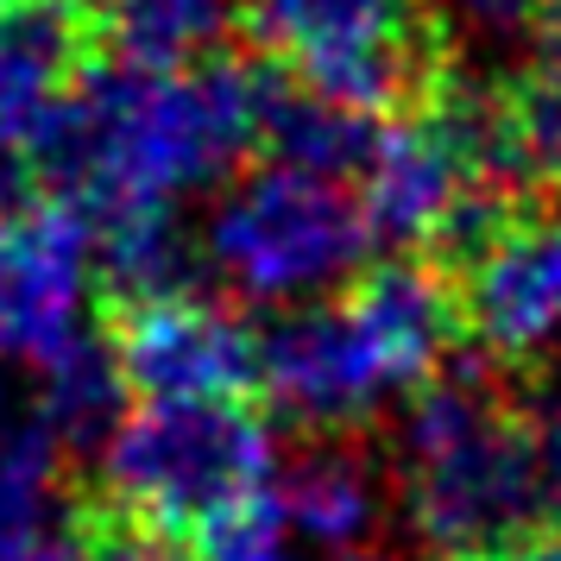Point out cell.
I'll return each mask as SVG.
<instances>
[{"mask_svg": "<svg viewBox=\"0 0 561 561\" xmlns=\"http://www.w3.org/2000/svg\"><path fill=\"white\" fill-rule=\"evenodd\" d=\"M265 64L203 57L178 70L95 57L82 82L26 133L20 152H0L26 190L70 203L95 228L114 215L178 208L247 164L265 139Z\"/></svg>", "mask_w": 561, "mask_h": 561, "instance_id": "obj_1", "label": "cell"}, {"mask_svg": "<svg viewBox=\"0 0 561 561\" xmlns=\"http://www.w3.org/2000/svg\"><path fill=\"white\" fill-rule=\"evenodd\" d=\"M398 492L416 536L435 556H480L524 530L542 485L536 410L492 359H455L423 391H410L398 423Z\"/></svg>", "mask_w": 561, "mask_h": 561, "instance_id": "obj_2", "label": "cell"}, {"mask_svg": "<svg viewBox=\"0 0 561 561\" xmlns=\"http://www.w3.org/2000/svg\"><path fill=\"white\" fill-rule=\"evenodd\" d=\"M240 32L272 77L373 121L435 107L460 89L442 0H247Z\"/></svg>", "mask_w": 561, "mask_h": 561, "instance_id": "obj_3", "label": "cell"}, {"mask_svg": "<svg viewBox=\"0 0 561 561\" xmlns=\"http://www.w3.org/2000/svg\"><path fill=\"white\" fill-rule=\"evenodd\" d=\"M278 480V448L259 398L133 404L102 442V492L152 530L196 536L208 517Z\"/></svg>", "mask_w": 561, "mask_h": 561, "instance_id": "obj_4", "label": "cell"}, {"mask_svg": "<svg viewBox=\"0 0 561 561\" xmlns=\"http://www.w3.org/2000/svg\"><path fill=\"white\" fill-rule=\"evenodd\" d=\"M379 233L354 183L265 158L208 215V259L228 290L253 304H316L366 272Z\"/></svg>", "mask_w": 561, "mask_h": 561, "instance_id": "obj_5", "label": "cell"}, {"mask_svg": "<svg viewBox=\"0 0 561 561\" xmlns=\"http://www.w3.org/2000/svg\"><path fill=\"white\" fill-rule=\"evenodd\" d=\"M95 329L139 404H203V398H259V334L203 284L95 297Z\"/></svg>", "mask_w": 561, "mask_h": 561, "instance_id": "obj_6", "label": "cell"}, {"mask_svg": "<svg viewBox=\"0 0 561 561\" xmlns=\"http://www.w3.org/2000/svg\"><path fill=\"white\" fill-rule=\"evenodd\" d=\"M442 272L455 278L467 341L499 373L530 379L561 354V196H524Z\"/></svg>", "mask_w": 561, "mask_h": 561, "instance_id": "obj_7", "label": "cell"}, {"mask_svg": "<svg viewBox=\"0 0 561 561\" xmlns=\"http://www.w3.org/2000/svg\"><path fill=\"white\" fill-rule=\"evenodd\" d=\"M259 398L309 435H347L404 391L354 304L334 290L329 304H290L272 329H259Z\"/></svg>", "mask_w": 561, "mask_h": 561, "instance_id": "obj_8", "label": "cell"}, {"mask_svg": "<svg viewBox=\"0 0 561 561\" xmlns=\"http://www.w3.org/2000/svg\"><path fill=\"white\" fill-rule=\"evenodd\" d=\"M95 278V240L70 203L38 196L0 215V366L45 359L77 334Z\"/></svg>", "mask_w": 561, "mask_h": 561, "instance_id": "obj_9", "label": "cell"}, {"mask_svg": "<svg viewBox=\"0 0 561 561\" xmlns=\"http://www.w3.org/2000/svg\"><path fill=\"white\" fill-rule=\"evenodd\" d=\"M485 95H492V127L511 183L524 196H561V13L542 20L530 51Z\"/></svg>", "mask_w": 561, "mask_h": 561, "instance_id": "obj_10", "label": "cell"}, {"mask_svg": "<svg viewBox=\"0 0 561 561\" xmlns=\"http://www.w3.org/2000/svg\"><path fill=\"white\" fill-rule=\"evenodd\" d=\"M95 51L114 64L178 70L221 51L228 32L247 26V0H82Z\"/></svg>", "mask_w": 561, "mask_h": 561, "instance_id": "obj_11", "label": "cell"}, {"mask_svg": "<svg viewBox=\"0 0 561 561\" xmlns=\"http://www.w3.org/2000/svg\"><path fill=\"white\" fill-rule=\"evenodd\" d=\"M272 485H278V505L290 517V530L322 542V549H341V556L359 549V536L373 530V517H379L373 467L347 442H329V435L316 448H304Z\"/></svg>", "mask_w": 561, "mask_h": 561, "instance_id": "obj_12", "label": "cell"}, {"mask_svg": "<svg viewBox=\"0 0 561 561\" xmlns=\"http://www.w3.org/2000/svg\"><path fill=\"white\" fill-rule=\"evenodd\" d=\"M38 404L51 416V430L64 435V448L107 442V430L127 416V379H121L102 329H89V334L77 329L38 366Z\"/></svg>", "mask_w": 561, "mask_h": 561, "instance_id": "obj_13", "label": "cell"}, {"mask_svg": "<svg viewBox=\"0 0 561 561\" xmlns=\"http://www.w3.org/2000/svg\"><path fill=\"white\" fill-rule=\"evenodd\" d=\"M290 517L278 505V485H265L253 499L228 505L196 530V561H290Z\"/></svg>", "mask_w": 561, "mask_h": 561, "instance_id": "obj_14", "label": "cell"}, {"mask_svg": "<svg viewBox=\"0 0 561 561\" xmlns=\"http://www.w3.org/2000/svg\"><path fill=\"white\" fill-rule=\"evenodd\" d=\"M448 561H561V511L556 517H530L524 530L499 536L480 556H448Z\"/></svg>", "mask_w": 561, "mask_h": 561, "instance_id": "obj_15", "label": "cell"}, {"mask_svg": "<svg viewBox=\"0 0 561 561\" xmlns=\"http://www.w3.org/2000/svg\"><path fill=\"white\" fill-rule=\"evenodd\" d=\"M455 7L460 20H473V26L485 32H511V26H524V20H536L549 0H442V13Z\"/></svg>", "mask_w": 561, "mask_h": 561, "instance_id": "obj_16", "label": "cell"}, {"mask_svg": "<svg viewBox=\"0 0 561 561\" xmlns=\"http://www.w3.org/2000/svg\"><path fill=\"white\" fill-rule=\"evenodd\" d=\"M536 435H542V485H549V499L561 511V379L549 391V404L536 410Z\"/></svg>", "mask_w": 561, "mask_h": 561, "instance_id": "obj_17", "label": "cell"}, {"mask_svg": "<svg viewBox=\"0 0 561 561\" xmlns=\"http://www.w3.org/2000/svg\"><path fill=\"white\" fill-rule=\"evenodd\" d=\"M334 561H385V556H354V549H347V556H334Z\"/></svg>", "mask_w": 561, "mask_h": 561, "instance_id": "obj_18", "label": "cell"}, {"mask_svg": "<svg viewBox=\"0 0 561 561\" xmlns=\"http://www.w3.org/2000/svg\"><path fill=\"white\" fill-rule=\"evenodd\" d=\"M0 7H38V0H0Z\"/></svg>", "mask_w": 561, "mask_h": 561, "instance_id": "obj_19", "label": "cell"}, {"mask_svg": "<svg viewBox=\"0 0 561 561\" xmlns=\"http://www.w3.org/2000/svg\"><path fill=\"white\" fill-rule=\"evenodd\" d=\"M549 13H561V0H549Z\"/></svg>", "mask_w": 561, "mask_h": 561, "instance_id": "obj_20", "label": "cell"}]
</instances>
